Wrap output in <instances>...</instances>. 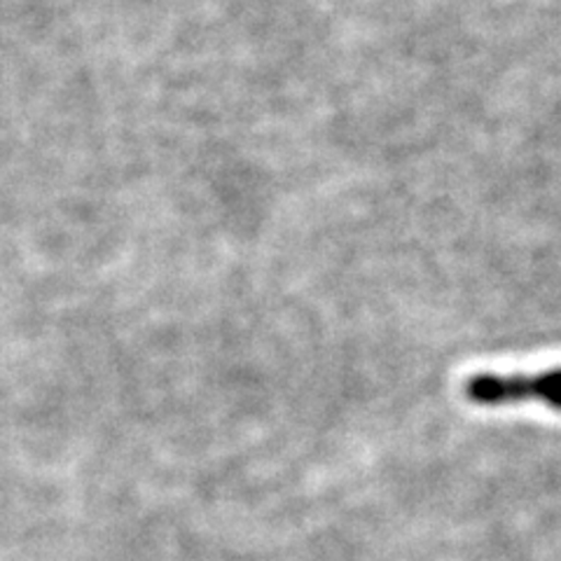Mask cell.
Wrapping results in <instances>:
<instances>
[{"label": "cell", "instance_id": "1", "mask_svg": "<svg viewBox=\"0 0 561 561\" xmlns=\"http://www.w3.org/2000/svg\"><path fill=\"white\" fill-rule=\"evenodd\" d=\"M466 398L480 408L515 405V402H542L561 412V367L540 373H480L466 381Z\"/></svg>", "mask_w": 561, "mask_h": 561}]
</instances>
